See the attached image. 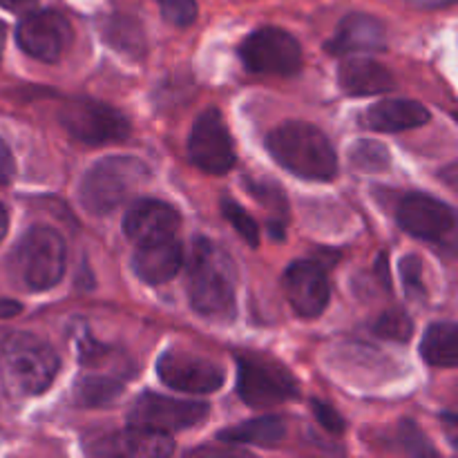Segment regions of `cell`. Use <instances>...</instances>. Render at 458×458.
Listing matches in <instances>:
<instances>
[{"mask_svg":"<svg viewBox=\"0 0 458 458\" xmlns=\"http://www.w3.org/2000/svg\"><path fill=\"white\" fill-rule=\"evenodd\" d=\"M188 300L195 313L215 322L237 316V268L231 253L215 242L195 240L188 259Z\"/></svg>","mask_w":458,"mask_h":458,"instance_id":"6da1fadb","label":"cell"},{"mask_svg":"<svg viewBox=\"0 0 458 458\" xmlns=\"http://www.w3.org/2000/svg\"><path fill=\"white\" fill-rule=\"evenodd\" d=\"M273 159L307 182H331L338 174V155L320 128L304 121H286L267 137Z\"/></svg>","mask_w":458,"mask_h":458,"instance_id":"7a4b0ae2","label":"cell"},{"mask_svg":"<svg viewBox=\"0 0 458 458\" xmlns=\"http://www.w3.org/2000/svg\"><path fill=\"white\" fill-rule=\"evenodd\" d=\"M58 367L56 352L34 334L13 331L0 340V380L9 396L31 398L47 392Z\"/></svg>","mask_w":458,"mask_h":458,"instance_id":"3957f363","label":"cell"},{"mask_svg":"<svg viewBox=\"0 0 458 458\" xmlns=\"http://www.w3.org/2000/svg\"><path fill=\"white\" fill-rule=\"evenodd\" d=\"M67 249L61 233L34 226L21 237L9 255V273L25 291H47L63 280Z\"/></svg>","mask_w":458,"mask_h":458,"instance_id":"277c9868","label":"cell"},{"mask_svg":"<svg viewBox=\"0 0 458 458\" xmlns=\"http://www.w3.org/2000/svg\"><path fill=\"white\" fill-rule=\"evenodd\" d=\"M148 179L150 170L137 157H106L85 173L79 191L81 204L88 213L107 215L119 208Z\"/></svg>","mask_w":458,"mask_h":458,"instance_id":"5b68a950","label":"cell"},{"mask_svg":"<svg viewBox=\"0 0 458 458\" xmlns=\"http://www.w3.org/2000/svg\"><path fill=\"white\" fill-rule=\"evenodd\" d=\"M237 394L253 410H267L298 396V380L264 353L237 356Z\"/></svg>","mask_w":458,"mask_h":458,"instance_id":"8992f818","label":"cell"},{"mask_svg":"<svg viewBox=\"0 0 458 458\" xmlns=\"http://www.w3.org/2000/svg\"><path fill=\"white\" fill-rule=\"evenodd\" d=\"M63 128L88 146L125 141L132 132V125L123 112L94 98H72L58 112Z\"/></svg>","mask_w":458,"mask_h":458,"instance_id":"52a82bcc","label":"cell"},{"mask_svg":"<svg viewBox=\"0 0 458 458\" xmlns=\"http://www.w3.org/2000/svg\"><path fill=\"white\" fill-rule=\"evenodd\" d=\"M246 70L267 76H295L302 70V47L280 27H259L240 45Z\"/></svg>","mask_w":458,"mask_h":458,"instance_id":"ba28073f","label":"cell"},{"mask_svg":"<svg viewBox=\"0 0 458 458\" xmlns=\"http://www.w3.org/2000/svg\"><path fill=\"white\" fill-rule=\"evenodd\" d=\"M208 411L210 407L201 401H177V398L146 392L130 407L128 428L173 434L199 425Z\"/></svg>","mask_w":458,"mask_h":458,"instance_id":"9c48e42d","label":"cell"},{"mask_svg":"<svg viewBox=\"0 0 458 458\" xmlns=\"http://www.w3.org/2000/svg\"><path fill=\"white\" fill-rule=\"evenodd\" d=\"M74 31L70 21L56 9L31 12L18 22L16 43L31 58L43 63H58L72 45Z\"/></svg>","mask_w":458,"mask_h":458,"instance_id":"30bf717a","label":"cell"},{"mask_svg":"<svg viewBox=\"0 0 458 458\" xmlns=\"http://www.w3.org/2000/svg\"><path fill=\"white\" fill-rule=\"evenodd\" d=\"M188 157L208 174H224L235 165V143L222 112L210 107L197 116L188 139Z\"/></svg>","mask_w":458,"mask_h":458,"instance_id":"8fae6325","label":"cell"},{"mask_svg":"<svg viewBox=\"0 0 458 458\" xmlns=\"http://www.w3.org/2000/svg\"><path fill=\"white\" fill-rule=\"evenodd\" d=\"M157 374L161 383L177 392L213 394L224 385V369L213 360L188 352L168 349L157 360Z\"/></svg>","mask_w":458,"mask_h":458,"instance_id":"7c38bea8","label":"cell"},{"mask_svg":"<svg viewBox=\"0 0 458 458\" xmlns=\"http://www.w3.org/2000/svg\"><path fill=\"white\" fill-rule=\"evenodd\" d=\"M282 286H284L286 300L300 318H318L329 307V280H327L325 268L318 262L300 259L291 264L282 277Z\"/></svg>","mask_w":458,"mask_h":458,"instance_id":"4fadbf2b","label":"cell"},{"mask_svg":"<svg viewBox=\"0 0 458 458\" xmlns=\"http://www.w3.org/2000/svg\"><path fill=\"white\" fill-rule=\"evenodd\" d=\"M398 224L405 233L428 242H443L456 228L452 206L429 195H407L398 206Z\"/></svg>","mask_w":458,"mask_h":458,"instance_id":"5bb4252c","label":"cell"},{"mask_svg":"<svg viewBox=\"0 0 458 458\" xmlns=\"http://www.w3.org/2000/svg\"><path fill=\"white\" fill-rule=\"evenodd\" d=\"M179 226H182L179 210L159 199L134 201L123 217L125 235L139 246L174 237Z\"/></svg>","mask_w":458,"mask_h":458,"instance_id":"9a60e30c","label":"cell"},{"mask_svg":"<svg viewBox=\"0 0 458 458\" xmlns=\"http://www.w3.org/2000/svg\"><path fill=\"white\" fill-rule=\"evenodd\" d=\"M387 49V31L383 22L369 13H349L338 25L334 38L327 43V52L347 56L358 52H383Z\"/></svg>","mask_w":458,"mask_h":458,"instance_id":"2e32d148","label":"cell"},{"mask_svg":"<svg viewBox=\"0 0 458 458\" xmlns=\"http://www.w3.org/2000/svg\"><path fill=\"white\" fill-rule=\"evenodd\" d=\"M183 264V249L174 237L141 244L132 258V268L146 284L159 286L173 280Z\"/></svg>","mask_w":458,"mask_h":458,"instance_id":"e0dca14e","label":"cell"},{"mask_svg":"<svg viewBox=\"0 0 458 458\" xmlns=\"http://www.w3.org/2000/svg\"><path fill=\"white\" fill-rule=\"evenodd\" d=\"M429 121V110L414 98H387L369 106L362 114V125L374 132H405Z\"/></svg>","mask_w":458,"mask_h":458,"instance_id":"ac0fdd59","label":"cell"},{"mask_svg":"<svg viewBox=\"0 0 458 458\" xmlns=\"http://www.w3.org/2000/svg\"><path fill=\"white\" fill-rule=\"evenodd\" d=\"M92 454L101 456H168L174 452V443L170 434L152 432V429L128 428L125 432L112 434L101 438L92 447Z\"/></svg>","mask_w":458,"mask_h":458,"instance_id":"d6986e66","label":"cell"},{"mask_svg":"<svg viewBox=\"0 0 458 458\" xmlns=\"http://www.w3.org/2000/svg\"><path fill=\"white\" fill-rule=\"evenodd\" d=\"M340 88L352 97H374L394 89V74L371 58H347L338 70Z\"/></svg>","mask_w":458,"mask_h":458,"instance_id":"ffe728a7","label":"cell"},{"mask_svg":"<svg viewBox=\"0 0 458 458\" xmlns=\"http://www.w3.org/2000/svg\"><path fill=\"white\" fill-rule=\"evenodd\" d=\"M286 438V423L280 416H262L219 432V441L228 445L277 447Z\"/></svg>","mask_w":458,"mask_h":458,"instance_id":"44dd1931","label":"cell"},{"mask_svg":"<svg viewBox=\"0 0 458 458\" xmlns=\"http://www.w3.org/2000/svg\"><path fill=\"white\" fill-rule=\"evenodd\" d=\"M420 356L428 365L454 369L458 365V327L454 322H437L420 343Z\"/></svg>","mask_w":458,"mask_h":458,"instance_id":"7402d4cb","label":"cell"},{"mask_svg":"<svg viewBox=\"0 0 458 458\" xmlns=\"http://www.w3.org/2000/svg\"><path fill=\"white\" fill-rule=\"evenodd\" d=\"M123 394V385L107 376H85L76 380L74 401L81 407H110Z\"/></svg>","mask_w":458,"mask_h":458,"instance_id":"603a6c76","label":"cell"},{"mask_svg":"<svg viewBox=\"0 0 458 458\" xmlns=\"http://www.w3.org/2000/svg\"><path fill=\"white\" fill-rule=\"evenodd\" d=\"M376 334L385 340H392V343H407L414 334V322L401 309H392V311L383 313L380 320L376 322Z\"/></svg>","mask_w":458,"mask_h":458,"instance_id":"cb8c5ba5","label":"cell"},{"mask_svg":"<svg viewBox=\"0 0 458 458\" xmlns=\"http://www.w3.org/2000/svg\"><path fill=\"white\" fill-rule=\"evenodd\" d=\"M222 215L228 219V222L233 224V228L237 231V235L244 237L246 242H249L250 246H258L259 244V226L258 222H255L253 217H250L249 213H246L244 208H242L240 204H237L235 199H231V197H226V199H222Z\"/></svg>","mask_w":458,"mask_h":458,"instance_id":"d4e9b609","label":"cell"},{"mask_svg":"<svg viewBox=\"0 0 458 458\" xmlns=\"http://www.w3.org/2000/svg\"><path fill=\"white\" fill-rule=\"evenodd\" d=\"M110 43L114 45L116 49H128V52L132 54L143 52V47H146L141 27L134 21H128V18H116V21L112 22Z\"/></svg>","mask_w":458,"mask_h":458,"instance_id":"484cf974","label":"cell"},{"mask_svg":"<svg viewBox=\"0 0 458 458\" xmlns=\"http://www.w3.org/2000/svg\"><path fill=\"white\" fill-rule=\"evenodd\" d=\"M352 159L360 170L378 173V170H385L389 165V152L387 148L376 141H360L352 150Z\"/></svg>","mask_w":458,"mask_h":458,"instance_id":"4316f807","label":"cell"},{"mask_svg":"<svg viewBox=\"0 0 458 458\" xmlns=\"http://www.w3.org/2000/svg\"><path fill=\"white\" fill-rule=\"evenodd\" d=\"M157 3H159L161 16L170 25L191 27L197 21L195 0H157Z\"/></svg>","mask_w":458,"mask_h":458,"instance_id":"83f0119b","label":"cell"},{"mask_svg":"<svg viewBox=\"0 0 458 458\" xmlns=\"http://www.w3.org/2000/svg\"><path fill=\"white\" fill-rule=\"evenodd\" d=\"M401 276L403 286H405L407 295L411 300L425 298V284H423V262L416 255H407L401 262Z\"/></svg>","mask_w":458,"mask_h":458,"instance_id":"f1b7e54d","label":"cell"},{"mask_svg":"<svg viewBox=\"0 0 458 458\" xmlns=\"http://www.w3.org/2000/svg\"><path fill=\"white\" fill-rule=\"evenodd\" d=\"M246 186H249V192L259 201V204L268 206V208L273 210H282V213L286 210L284 192H282L280 186H276V183H267V182L255 183L250 182V179H246Z\"/></svg>","mask_w":458,"mask_h":458,"instance_id":"f546056e","label":"cell"},{"mask_svg":"<svg viewBox=\"0 0 458 458\" xmlns=\"http://www.w3.org/2000/svg\"><path fill=\"white\" fill-rule=\"evenodd\" d=\"M311 411H313V416H316L318 423H320L327 432H331V434L344 432V419L338 414V410H335L334 405H329V403H325V401H313Z\"/></svg>","mask_w":458,"mask_h":458,"instance_id":"4dcf8cb0","label":"cell"},{"mask_svg":"<svg viewBox=\"0 0 458 458\" xmlns=\"http://www.w3.org/2000/svg\"><path fill=\"white\" fill-rule=\"evenodd\" d=\"M13 173H16L13 155H12V150H9L7 143L0 139V186H4V183L12 182Z\"/></svg>","mask_w":458,"mask_h":458,"instance_id":"1f68e13d","label":"cell"},{"mask_svg":"<svg viewBox=\"0 0 458 458\" xmlns=\"http://www.w3.org/2000/svg\"><path fill=\"white\" fill-rule=\"evenodd\" d=\"M22 311V304L16 300L0 298V320H9V318H16Z\"/></svg>","mask_w":458,"mask_h":458,"instance_id":"d6a6232c","label":"cell"},{"mask_svg":"<svg viewBox=\"0 0 458 458\" xmlns=\"http://www.w3.org/2000/svg\"><path fill=\"white\" fill-rule=\"evenodd\" d=\"M38 0H0V7L7 12H30Z\"/></svg>","mask_w":458,"mask_h":458,"instance_id":"836d02e7","label":"cell"},{"mask_svg":"<svg viewBox=\"0 0 458 458\" xmlns=\"http://www.w3.org/2000/svg\"><path fill=\"white\" fill-rule=\"evenodd\" d=\"M7 228H9V213L7 208H4L3 201H0V242H3L4 235H7Z\"/></svg>","mask_w":458,"mask_h":458,"instance_id":"e575fe53","label":"cell"},{"mask_svg":"<svg viewBox=\"0 0 458 458\" xmlns=\"http://www.w3.org/2000/svg\"><path fill=\"white\" fill-rule=\"evenodd\" d=\"M4 40H7V25L0 21V58H3V52H4Z\"/></svg>","mask_w":458,"mask_h":458,"instance_id":"d590c367","label":"cell"}]
</instances>
